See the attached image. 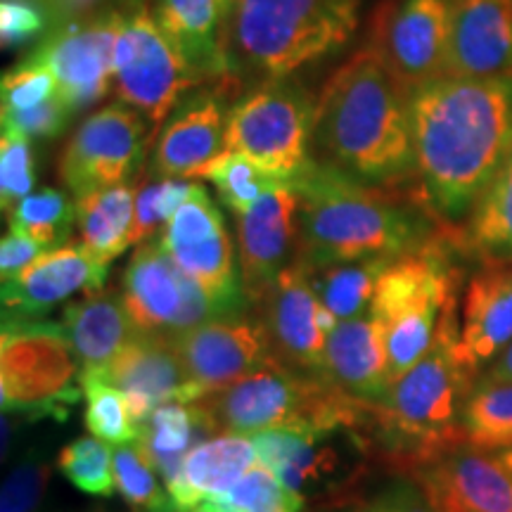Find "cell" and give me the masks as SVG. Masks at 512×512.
<instances>
[{
	"instance_id": "1",
	"label": "cell",
	"mask_w": 512,
	"mask_h": 512,
	"mask_svg": "<svg viewBox=\"0 0 512 512\" xmlns=\"http://www.w3.org/2000/svg\"><path fill=\"white\" fill-rule=\"evenodd\" d=\"M411 197L456 240L512 145V79H446L411 93Z\"/></svg>"
},
{
	"instance_id": "2",
	"label": "cell",
	"mask_w": 512,
	"mask_h": 512,
	"mask_svg": "<svg viewBox=\"0 0 512 512\" xmlns=\"http://www.w3.org/2000/svg\"><path fill=\"white\" fill-rule=\"evenodd\" d=\"M311 157L370 188L411 197V93L368 46L339 64L318 91Z\"/></svg>"
},
{
	"instance_id": "3",
	"label": "cell",
	"mask_w": 512,
	"mask_h": 512,
	"mask_svg": "<svg viewBox=\"0 0 512 512\" xmlns=\"http://www.w3.org/2000/svg\"><path fill=\"white\" fill-rule=\"evenodd\" d=\"M292 188L299 195L297 261L311 271L373 256L396 259L448 238L413 197L370 188L313 157Z\"/></svg>"
},
{
	"instance_id": "4",
	"label": "cell",
	"mask_w": 512,
	"mask_h": 512,
	"mask_svg": "<svg viewBox=\"0 0 512 512\" xmlns=\"http://www.w3.org/2000/svg\"><path fill=\"white\" fill-rule=\"evenodd\" d=\"M458 339L460 323L453 297L439 320L430 351L392 382L382 401L373 403L375 441L382 458L411 475L465 444L460 415L475 382L460 361Z\"/></svg>"
},
{
	"instance_id": "5",
	"label": "cell",
	"mask_w": 512,
	"mask_h": 512,
	"mask_svg": "<svg viewBox=\"0 0 512 512\" xmlns=\"http://www.w3.org/2000/svg\"><path fill=\"white\" fill-rule=\"evenodd\" d=\"M363 0H240L230 22L235 79L256 83L294 76L337 53L361 24Z\"/></svg>"
},
{
	"instance_id": "6",
	"label": "cell",
	"mask_w": 512,
	"mask_h": 512,
	"mask_svg": "<svg viewBox=\"0 0 512 512\" xmlns=\"http://www.w3.org/2000/svg\"><path fill=\"white\" fill-rule=\"evenodd\" d=\"M264 463L304 505H347L382 458L375 441V408L368 425L283 427L252 437Z\"/></svg>"
},
{
	"instance_id": "7",
	"label": "cell",
	"mask_w": 512,
	"mask_h": 512,
	"mask_svg": "<svg viewBox=\"0 0 512 512\" xmlns=\"http://www.w3.org/2000/svg\"><path fill=\"white\" fill-rule=\"evenodd\" d=\"M446 245L451 238L396 256L380 275L370 313L382 325L389 382L399 380L430 351L439 320L456 297L458 273L444 252Z\"/></svg>"
},
{
	"instance_id": "8",
	"label": "cell",
	"mask_w": 512,
	"mask_h": 512,
	"mask_svg": "<svg viewBox=\"0 0 512 512\" xmlns=\"http://www.w3.org/2000/svg\"><path fill=\"white\" fill-rule=\"evenodd\" d=\"M79 361L64 325L3 316L0 332V406L31 420H67L79 401Z\"/></svg>"
},
{
	"instance_id": "9",
	"label": "cell",
	"mask_w": 512,
	"mask_h": 512,
	"mask_svg": "<svg viewBox=\"0 0 512 512\" xmlns=\"http://www.w3.org/2000/svg\"><path fill=\"white\" fill-rule=\"evenodd\" d=\"M316 98L294 76L256 83L230 110L223 152H242L287 183L311 162Z\"/></svg>"
},
{
	"instance_id": "10",
	"label": "cell",
	"mask_w": 512,
	"mask_h": 512,
	"mask_svg": "<svg viewBox=\"0 0 512 512\" xmlns=\"http://www.w3.org/2000/svg\"><path fill=\"white\" fill-rule=\"evenodd\" d=\"M119 10L112 93L117 102L145 114L159 133L178 100L200 83L162 34L145 0H128Z\"/></svg>"
},
{
	"instance_id": "11",
	"label": "cell",
	"mask_w": 512,
	"mask_h": 512,
	"mask_svg": "<svg viewBox=\"0 0 512 512\" xmlns=\"http://www.w3.org/2000/svg\"><path fill=\"white\" fill-rule=\"evenodd\" d=\"M157 140L152 121L124 102L93 112L76 128L60 159V178L74 200L95 190L136 181Z\"/></svg>"
},
{
	"instance_id": "12",
	"label": "cell",
	"mask_w": 512,
	"mask_h": 512,
	"mask_svg": "<svg viewBox=\"0 0 512 512\" xmlns=\"http://www.w3.org/2000/svg\"><path fill=\"white\" fill-rule=\"evenodd\" d=\"M366 46L408 93L448 76L451 0H380Z\"/></svg>"
},
{
	"instance_id": "13",
	"label": "cell",
	"mask_w": 512,
	"mask_h": 512,
	"mask_svg": "<svg viewBox=\"0 0 512 512\" xmlns=\"http://www.w3.org/2000/svg\"><path fill=\"white\" fill-rule=\"evenodd\" d=\"M121 297L140 332L176 337L214 318H233L202 290L162 240L140 242L121 275Z\"/></svg>"
},
{
	"instance_id": "14",
	"label": "cell",
	"mask_w": 512,
	"mask_h": 512,
	"mask_svg": "<svg viewBox=\"0 0 512 512\" xmlns=\"http://www.w3.org/2000/svg\"><path fill=\"white\" fill-rule=\"evenodd\" d=\"M157 238L226 316H245L249 299L240 271L235 268L233 240L207 188L195 183L188 200L178 207Z\"/></svg>"
},
{
	"instance_id": "15",
	"label": "cell",
	"mask_w": 512,
	"mask_h": 512,
	"mask_svg": "<svg viewBox=\"0 0 512 512\" xmlns=\"http://www.w3.org/2000/svg\"><path fill=\"white\" fill-rule=\"evenodd\" d=\"M235 95H240L238 79L190 88L159 128L150 155V176H200L204 166L223 152Z\"/></svg>"
},
{
	"instance_id": "16",
	"label": "cell",
	"mask_w": 512,
	"mask_h": 512,
	"mask_svg": "<svg viewBox=\"0 0 512 512\" xmlns=\"http://www.w3.org/2000/svg\"><path fill=\"white\" fill-rule=\"evenodd\" d=\"M256 306L278 363L297 373L323 375L325 342L339 320L318 299L309 268L302 261L287 266Z\"/></svg>"
},
{
	"instance_id": "17",
	"label": "cell",
	"mask_w": 512,
	"mask_h": 512,
	"mask_svg": "<svg viewBox=\"0 0 512 512\" xmlns=\"http://www.w3.org/2000/svg\"><path fill=\"white\" fill-rule=\"evenodd\" d=\"M119 22V8L105 10L91 19L57 27L34 50V55L53 69L60 98L72 107V112H79L112 93V57Z\"/></svg>"
},
{
	"instance_id": "18",
	"label": "cell",
	"mask_w": 512,
	"mask_h": 512,
	"mask_svg": "<svg viewBox=\"0 0 512 512\" xmlns=\"http://www.w3.org/2000/svg\"><path fill=\"white\" fill-rule=\"evenodd\" d=\"M171 342L181 354L190 382L202 394L278 363L264 323L259 318H247V313L207 320L171 337Z\"/></svg>"
},
{
	"instance_id": "19",
	"label": "cell",
	"mask_w": 512,
	"mask_h": 512,
	"mask_svg": "<svg viewBox=\"0 0 512 512\" xmlns=\"http://www.w3.org/2000/svg\"><path fill=\"white\" fill-rule=\"evenodd\" d=\"M240 278L249 304H259L287 266L297 261L299 195L280 185L235 216Z\"/></svg>"
},
{
	"instance_id": "20",
	"label": "cell",
	"mask_w": 512,
	"mask_h": 512,
	"mask_svg": "<svg viewBox=\"0 0 512 512\" xmlns=\"http://www.w3.org/2000/svg\"><path fill=\"white\" fill-rule=\"evenodd\" d=\"M88 375L121 389L138 425H143L152 411L164 403H195L204 396L190 382L171 337L152 335V332H138L136 339L105 370L79 377Z\"/></svg>"
},
{
	"instance_id": "21",
	"label": "cell",
	"mask_w": 512,
	"mask_h": 512,
	"mask_svg": "<svg viewBox=\"0 0 512 512\" xmlns=\"http://www.w3.org/2000/svg\"><path fill=\"white\" fill-rule=\"evenodd\" d=\"M413 479L434 512H512V470L479 448H451Z\"/></svg>"
},
{
	"instance_id": "22",
	"label": "cell",
	"mask_w": 512,
	"mask_h": 512,
	"mask_svg": "<svg viewBox=\"0 0 512 512\" xmlns=\"http://www.w3.org/2000/svg\"><path fill=\"white\" fill-rule=\"evenodd\" d=\"M110 266L102 264L81 242L50 249L15 278L3 280V316L41 318L76 292L98 294L107 283Z\"/></svg>"
},
{
	"instance_id": "23",
	"label": "cell",
	"mask_w": 512,
	"mask_h": 512,
	"mask_svg": "<svg viewBox=\"0 0 512 512\" xmlns=\"http://www.w3.org/2000/svg\"><path fill=\"white\" fill-rule=\"evenodd\" d=\"M448 76L512 79V0H451Z\"/></svg>"
},
{
	"instance_id": "24",
	"label": "cell",
	"mask_w": 512,
	"mask_h": 512,
	"mask_svg": "<svg viewBox=\"0 0 512 512\" xmlns=\"http://www.w3.org/2000/svg\"><path fill=\"white\" fill-rule=\"evenodd\" d=\"M152 17L197 83L235 79L228 27L216 0H152Z\"/></svg>"
},
{
	"instance_id": "25",
	"label": "cell",
	"mask_w": 512,
	"mask_h": 512,
	"mask_svg": "<svg viewBox=\"0 0 512 512\" xmlns=\"http://www.w3.org/2000/svg\"><path fill=\"white\" fill-rule=\"evenodd\" d=\"M512 342V266H484L470 280L460 320L458 354L472 377Z\"/></svg>"
},
{
	"instance_id": "26",
	"label": "cell",
	"mask_w": 512,
	"mask_h": 512,
	"mask_svg": "<svg viewBox=\"0 0 512 512\" xmlns=\"http://www.w3.org/2000/svg\"><path fill=\"white\" fill-rule=\"evenodd\" d=\"M323 377L361 401H382L389 387V363L382 325L373 313L339 320L328 335Z\"/></svg>"
},
{
	"instance_id": "27",
	"label": "cell",
	"mask_w": 512,
	"mask_h": 512,
	"mask_svg": "<svg viewBox=\"0 0 512 512\" xmlns=\"http://www.w3.org/2000/svg\"><path fill=\"white\" fill-rule=\"evenodd\" d=\"M62 325L79 361V375L105 370L140 332L124 297L114 290L88 294L64 306Z\"/></svg>"
},
{
	"instance_id": "28",
	"label": "cell",
	"mask_w": 512,
	"mask_h": 512,
	"mask_svg": "<svg viewBox=\"0 0 512 512\" xmlns=\"http://www.w3.org/2000/svg\"><path fill=\"white\" fill-rule=\"evenodd\" d=\"M254 441L240 434L221 432L197 444L183 460L178 477L166 486L178 512L223 496L256 465Z\"/></svg>"
},
{
	"instance_id": "29",
	"label": "cell",
	"mask_w": 512,
	"mask_h": 512,
	"mask_svg": "<svg viewBox=\"0 0 512 512\" xmlns=\"http://www.w3.org/2000/svg\"><path fill=\"white\" fill-rule=\"evenodd\" d=\"M219 427L211 420L200 403H164L152 411L138 430L136 446L162 475L164 486H169L181 472L188 453L209 437H216Z\"/></svg>"
},
{
	"instance_id": "30",
	"label": "cell",
	"mask_w": 512,
	"mask_h": 512,
	"mask_svg": "<svg viewBox=\"0 0 512 512\" xmlns=\"http://www.w3.org/2000/svg\"><path fill=\"white\" fill-rule=\"evenodd\" d=\"M136 192V181H128L76 200L79 242L102 264L110 266L133 245Z\"/></svg>"
},
{
	"instance_id": "31",
	"label": "cell",
	"mask_w": 512,
	"mask_h": 512,
	"mask_svg": "<svg viewBox=\"0 0 512 512\" xmlns=\"http://www.w3.org/2000/svg\"><path fill=\"white\" fill-rule=\"evenodd\" d=\"M453 245L484 266H512V145Z\"/></svg>"
},
{
	"instance_id": "32",
	"label": "cell",
	"mask_w": 512,
	"mask_h": 512,
	"mask_svg": "<svg viewBox=\"0 0 512 512\" xmlns=\"http://www.w3.org/2000/svg\"><path fill=\"white\" fill-rule=\"evenodd\" d=\"M392 261L387 256H373V259L347 261V264H332L313 271L309 268L311 285L325 309L337 320L358 318L373 306L380 275Z\"/></svg>"
},
{
	"instance_id": "33",
	"label": "cell",
	"mask_w": 512,
	"mask_h": 512,
	"mask_svg": "<svg viewBox=\"0 0 512 512\" xmlns=\"http://www.w3.org/2000/svg\"><path fill=\"white\" fill-rule=\"evenodd\" d=\"M463 441L479 451H501L512 444V382L477 380L467 394Z\"/></svg>"
},
{
	"instance_id": "34",
	"label": "cell",
	"mask_w": 512,
	"mask_h": 512,
	"mask_svg": "<svg viewBox=\"0 0 512 512\" xmlns=\"http://www.w3.org/2000/svg\"><path fill=\"white\" fill-rule=\"evenodd\" d=\"M200 176L214 185L221 204L233 216L245 214L252 204L280 185H290L283 176L266 169L264 164L254 162L252 157L242 155V152H221L214 162L204 166Z\"/></svg>"
},
{
	"instance_id": "35",
	"label": "cell",
	"mask_w": 512,
	"mask_h": 512,
	"mask_svg": "<svg viewBox=\"0 0 512 512\" xmlns=\"http://www.w3.org/2000/svg\"><path fill=\"white\" fill-rule=\"evenodd\" d=\"M12 233L34 238L48 249L69 245L76 223V200L62 190L41 188L24 197L8 214Z\"/></svg>"
},
{
	"instance_id": "36",
	"label": "cell",
	"mask_w": 512,
	"mask_h": 512,
	"mask_svg": "<svg viewBox=\"0 0 512 512\" xmlns=\"http://www.w3.org/2000/svg\"><path fill=\"white\" fill-rule=\"evenodd\" d=\"M81 392L86 396V422L88 432L110 446L133 444L138 439L140 425L133 420L131 406L121 389L100 380V377H79Z\"/></svg>"
},
{
	"instance_id": "37",
	"label": "cell",
	"mask_w": 512,
	"mask_h": 512,
	"mask_svg": "<svg viewBox=\"0 0 512 512\" xmlns=\"http://www.w3.org/2000/svg\"><path fill=\"white\" fill-rule=\"evenodd\" d=\"M60 475L83 494L110 498L117 489L114 479V451L98 437H79L60 448L55 458Z\"/></svg>"
},
{
	"instance_id": "38",
	"label": "cell",
	"mask_w": 512,
	"mask_h": 512,
	"mask_svg": "<svg viewBox=\"0 0 512 512\" xmlns=\"http://www.w3.org/2000/svg\"><path fill=\"white\" fill-rule=\"evenodd\" d=\"M53 456L48 444L24 446L15 456L0 494V512H38L53 479Z\"/></svg>"
},
{
	"instance_id": "39",
	"label": "cell",
	"mask_w": 512,
	"mask_h": 512,
	"mask_svg": "<svg viewBox=\"0 0 512 512\" xmlns=\"http://www.w3.org/2000/svg\"><path fill=\"white\" fill-rule=\"evenodd\" d=\"M159 472L133 444L114 448V479L121 498L133 512H178L166 486L159 484Z\"/></svg>"
},
{
	"instance_id": "40",
	"label": "cell",
	"mask_w": 512,
	"mask_h": 512,
	"mask_svg": "<svg viewBox=\"0 0 512 512\" xmlns=\"http://www.w3.org/2000/svg\"><path fill=\"white\" fill-rule=\"evenodd\" d=\"M221 512H302L304 503L299 501L285 484L273 475L264 463H256L245 472L233 489L223 496L207 501Z\"/></svg>"
},
{
	"instance_id": "41",
	"label": "cell",
	"mask_w": 512,
	"mask_h": 512,
	"mask_svg": "<svg viewBox=\"0 0 512 512\" xmlns=\"http://www.w3.org/2000/svg\"><path fill=\"white\" fill-rule=\"evenodd\" d=\"M192 188L195 183L188 178H157V181L140 185L136 192L133 245L157 238L178 207L188 200Z\"/></svg>"
},
{
	"instance_id": "42",
	"label": "cell",
	"mask_w": 512,
	"mask_h": 512,
	"mask_svg": "<svg viewBox=\"0 0 512 512\" xmlns=\"http://www.w3.org/2000/svg\"><path fill=\"white\" fill-rule=\"evenodd\" d=\"M60 95V86L53 69L48 67L41 57L31 53L27 60H22L17 67L5 72L3 83H0V105H3V114H22L36 107L46 105L53 98Z\"/></svg>"
},
{
	"instance_id": "43",
	"label": "cell",
	"mask_w": 512,
	"mask_h": 512,
	"mask_svg": "<svg viewBox=\"0 0 512 512\" xmlns=\"http://www.w3.org/2000/svg\"><path fill=\"white\" fill-rule=\"evenodd\" d=\"M36 157L31 138L15 128L0 133V204L5 216L17 207L24 197L34 192Z\"/></svg>"
},
{
	"instance_id": "44",
	"label": "cell",
	"mask_w": 512,
	"mask_h": 512,
	"mask_svg": "<svg viewBox=\"0 0 512 512\" xmlns=\"http://www.w3.org/2000/svg\"><path fill=\"white\" fill-rule=\"evenodd\" d=\"M48 29V15L36 0H0V38L3 48L34 41Z\"/></svg>"
},
{
	"instance_id": "45",
	"label": "cell",
	"mask_w": 512,
	"mask_h": 512,
	"mask_svg": "<svg viewBox=\"0 0 512 512\" xmlns=\"http://www.w3.org/2000/svg\"><path fill=\"white\" fill-rule=\"evenodd\" d=\"M72 114V107L57 95V98L36 107V110L22 114H5L0 119H3L5 128H15V131L24 133L29 138H55L64 131V126H67Z\"/></svg>"
},
{
	"instance_id": "46",
	"label": "cell",
	"mask_w": 512,
	"mask_h": 512,
	"mask_svg": "<svg viewBox=\"0 0 512 512\" xmlns=\"http://www.w3.org/2000/svg\"><path fill=\"white\" fill-rule=\"evenodd\" d=\"M351 512H434L418 484H392Z\"/></svg>"
},
{
	"instance_id": "47",
	"label": "cell",
	"mask_w": 512,
	"mask_h": 512,
	"mask_svg": "<svg viewBox=\"0 0 512 512\" xmlns=\"http://www.w3.org/2000/svg\"><path fill=\"white\" fill-rule=\"evenodd\" d=\"M50 252L46 245L36 242L34 238H27V235L10 233L5 235L3 242H0V278L10 280L15 278L17 273H22L29 264H34L41 254Z\"/></svg>"
},
{
	"instance_id": "48",
	"label": "cell",
	"mask_w": 512,
	"mask_h": 512,
	"mask_svg": "<svg viewBox=\"0 0 512 512\" xmlns=\"http://www.w3.org/2000/svg\"><path fill=\"white\" fill-rule=\"evenodd\" d=\"M98 0H41L46 15L53 19L57 27H64V24L79 22L95 8Z\"/></svg>"
},
{
	"instance_id": "49",
	"label": "cell",
	"mask_w": 512,
	"mask_h": 512,
	"mask_svg": "<svg viewBox=\"0 0 512 512\" xmlns=\"http://www.w3.org/2000/svg\"><path fill=\"white\" fill-rule=\"evenodd\" d=\"M484 382H512V342L479 375Z\"/></svg>"
},
{
	"instance_id": "50",
	"label": "cell",
	"mask_w": 512,
	"mask_h": 512,
	"mask_svg": "<svg viewBox=\"0 0 512 512\" xmlns=\"http://www.w3.org/2000/svg\"><path fill=\"white\" fill-rule=\"evenodd\" d=\"M240 0H216V5H219L221 10V19L223 24L228 27V34H230V22H233V15H235V8H238Z\"/></svg>"
},
{
	"instance_id": "51",
	"label": "cell",
	"mask_w": 512,
	"mask_h": 512,
	"mask_svg": "<svg viewBox=\"0 0 512 512\" xmlns=\"http://www.w3.org/2000/svg\"><path fill=\"white\" fill-rule=\"evenodd\" d=\"M498 458H501L503 463L508 465L510 470H512V444H510V446H505V448H501V451H498Z\"/></svg>"
},
{
	"instance_id": "52",
	"label": "cell",
	"mask_w": 512,
	"mask_h": 512,
	"mask_svg": "<svg viewBox=\"0 0 512 512\" xmlns=\"http://www.w3.org/2000/svg\"><path fill=\"white\" fill-rule=\"evenodd\" d=\"M185 512H221V510L214 508V505H211V503H202V505H197V508H190V510H185Z\"/></svg>"
}]
</instances>
